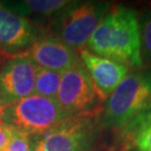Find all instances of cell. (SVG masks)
Masks as SVG:
<instances>
[{"mask_svg": "<svg viewBox=\"0 0 151 151\" xmlns=\"http://www.w3.org/2000/svg\"><path fill=\"white\" fill-rule=\"evenodd\" d=\"M70 118L62 109L56 99L32 94L22 99L0 113V121L25 134L43 133Z\"/></svg>", "mask_w": 151, "mask_h": 151, "instance_id": "277c9868", "label": "cell"}, {"mask_svg": "<svg viewBox=\"0 0 151 151\" xmlns=\"http://www.w3.org/2000/svg\"><path fill=\"white\" fill-rule=\"evenodd\" d=\"M72 1L67 0H26L18 2H6L5 5L17 14L28 18L29 16L55 17L64 10Z\"/></svg>", "mask_w": 151, "mask_h": 151, "instance_id": "7c38bea8", "label": "cell"}, {"mask_svg": "<svg viewBox=\"0 0 151 151\" xmlns=\"http://www.w3.org/2000/svg\"><path fill=\"white\" fill-rule=\"evenodd\" d=\"M110 8L104 1H72L54 17L50 35L70 48L81 50Z\"/></svg>", "mask_w": 151, "mask_h": 151, "instance_id": "5b68a950", "label": "cell"}, {"mask_svg": "<svg viewBox=\"0 0 151 151\" xmlns=\"http://www.w3.org/2000/svg\"><path fill=\"white\" fill-rule=\"evenodd\" d=\"M56 100L70 116L93 113L100 100L91 77L82 63L60 74Z\"/></svg>", "mask_w": 151, "mask_h": 151, "instance_id": "8992f818", "label": "cell"}, {"mask_svg": "<svg viewBox=\"0 0 151 151\" xmlns=\"http://www.w3.org/2000/svg\"><path fill=\"white\" fill-rule=\"evenodd\" d=\"M78 56L93 82L100 102H104L129 74L127 66L93 54L85 48L78 52Z\"/></svg>", "mask_w": 151, "mask_h": 151, "instance_id": "30bf717a", "label": "cell"}, {"mask_svg": "<svg viewBox=\"0 0 151 151\" xmlns=\"http://www.w3.org/2000/svg\"><path fill=\"white\" fill-rule=\"evenodd\" d=\"M151 103V70L129 73L104 101L101 129L118 131Z\"/></svg>", "mask_w": 151, "mask_h": 151, "instance_id": "7a4b0ae2", "label": "cell"}, {"mask_svg": "<svg viewBox=\"0 0 151 151\" xmlns=\"http://www.w3.org/2000/svg\"><path fill=\"white\" fill-rule=\"evenodd\" d=\"M37 65L46 70L63 73L80 64V56L60 39L50 34H43L34 42L26 54Z\"/></svg>", "mask_w": 151, "mask_h": 151, "instance_id": "9c48e42d", "label": "cell"}, {"mask_svg": "<svg viewBox=\"0 0 151 151\" xmlns=\"http://www.w3.org/2000/svg\"><path fill=\"white\" fill-rule=\"evenodd\" d=\"M43 32L26 17L0 2V54L16 56L26 54L29 47Z\"/></svg>", "mask_w": 151, "mask_h": 151, "instance_id": "ba28073f", "label": "cell"}, {"mask_svg": "<svg viewBox=\"0 0 151 151\" xmlns=\"http://www.w3.org/2000/svg\"><path fill=\"white\" fill-rule=\"evenodd\" d=\"M101 129L96 113L70 116L43 133L30 137L32 151H90Z\"/></svg>", "mask_w": 151, "mask_h": 151, "instance_id": "3957f363", "label": "cell"}, {"mask_svg": "<svg viewBox=\"0 0 151 151\" xmlns=\"http://www.w3.org/2000/svg\"><path fill=\"white\" fill-rule=\"evenodd\" d=\"M60 74L62 73L37 66L34 94L48 99H56L60 83Z\"/></svg>", "mask_w": 151, "mask_h": 151, "instance_id": "4fadbf2b", "label": "cell"}, {"mask_svg": "<svg viewBox=\"0 0 151 151\" xmlns=\"http://www.w3.org/2000/svg\"><path fill=\"white\" fill-rule=\"evenodd\" d=\"M2 151H32L30 137L10 128V140Z\"/></svg>", "mask_w": 151, "mask_h": 151, "instance_id": "9a60e30c", "label": "cell"}, {"mask_svg": "<svg viewBox=\"0 0 151 151\" xmlns=\"http://www.w3.org/2000/svg\"><path fill=\"white\" fill-rule=\"evenodd\" d=\"M115 132L114 150L151 151V103Z\"/></svg>", "mask_w": 151, "mask_h": 151, "instance_id": "8fae6325", "label": "cell"}, {"mask_svg": "<svg viewBox=\"0 0 151 151\" xmlns=\"http://www.w3.org/2000/svg\"><path fill=\"white\" fill-rule=\"evenodd\" d=\"M10 140V128L0 121V151H2Z\"/></svg>", "mask_w": 151, "mask_h": 151, "instance_id": "2e32d148", "label": "cell"}, {"mask_svg": "<svg viewBox=\"0 0 151 151\" xmlns=\"http://www.w3.org/2000/svg\"><path fill=\"white\" fill-rule=\"evenodd\" d=\"M84 48L128 68L141 70L143 62L138 14L129 7H111Z\"/></svg>", "mask_w": 151, "mask_h": 151, "instance_id": "6da1fadb", "label": "cell"}, {"mask_svg": "<svg viewBox=\"0 0 151 151\" xmlns=\"http://www.w3.org/2000/svg\"><path fill=\"white\" fill-rule=\"evenodd\" d=\"M2 58H4V56H2V55L0 54V64H1V62H2ZM1 111H2V110L0 109V113H1Z\"/></svg>", "mask_w": 151, "mask_h": 151, "instance_id": "e0dca14e", "label": "cell"}, {"mask_svg": "<svg viewBox=\"0 0 151 151\" xmlns=\"http://www.w3.org/2000/svg\"><path fill=\"white\" fill-rule=\"evenodd\" d=\"M0 64V109L34 94L36 70L35 64L27 55L4 56Z\"/></svg>", "mask_w": 151, "mask_h": 151, "instance_id": "52a82bcc", "label": "cell"}, {"mask_svg": "<svg viewBox=\"0 0 151 151\" xmlns=\"http://www.w3.org/2000/svg\"><path fill=\"white\" fill-rule=\"evenodd\" d=\"M141 57L143 66L151 67V9L145 11L139 19Z\"/></svg>", "mask_w": 151, "mask_h": 151, "instance_id": "5bb4252c", "label": "cell"}]
</instances>
